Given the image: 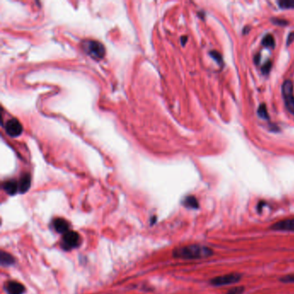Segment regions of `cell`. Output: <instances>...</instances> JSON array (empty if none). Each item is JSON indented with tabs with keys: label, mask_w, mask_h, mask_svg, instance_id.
Segmentation results:
<instances>
[{
	"label": "cell",
	"mask_w": 294,
	"mask_h": 294,
	"mask_svg": "<svg viewBox=\"0 0 294 294\" xmlns=\"http://www.w3.org/2000/svg\"><path fill=\"white\" fill-rule=\"evenodd\" d=\"M173 255L176 259L181 260H201L212 256L213 250L206 246L193 244L175 249L173 251Z\"/></svg>",
	"instance_id": "6da1fadb"
},
{
	"label": "cell",
	"mask_w": 294,
	"mask_h": 294,
	"mask_svg": "<svg viewBox=\"0 0 294 294\" xmlns=\"http://www.w3.org/2000/svg\"><path fill=\"white\" fill-rule=\"evenodd\" d=\"M282 96L288 112L294 115V85L291 80H286L282 85Z\"/></svg>",
	"instance_id": "7a4b0ae2"
},
{
	"label": "cell",
	"mask_w": 294,
	"mask_h": 294,
	"mask_svg": "<svg viewBox=\"0 0 294 294\" xmlns=\"http://www.w3.org/2000/svg\"><path fill=\"white\" fill-rule=\"evenodd\" d=\"M84 50L95 60H100L105 55V47L96 41H87L83 44Z\"/></svg>",
	"instance_id": "3957f363"
},
{
	"label": "cell",
	"mask_w": 294,
	"mask_h": 294,
	"mask_svg": "<svg viewBox=\"0 0 294 294\" xmlns=\"http://www.w3.org/2000/svg\"><path fill=\"white\" fill-rule=\"evenodd\" d=\"M241 278H242V274H240L238 272H232V273L215 277L213 279H211V284L214 287L233 285L240 281Z\"/></svg>",
	"instance_id": "277c9868"
},
{
	"label": "cell",
	"mask_w": 294,
	"mask_h": 294,
	"mask_svg": "<svg viewBox=\"0 0 294 294\" xmlns=\"http://www.w3.org/2000/svg\"><path fill=\"white\" fill-rule=\"evenodd\" d=\"M80 236L76 231H68L62 238V246L65 250H71L80 244Z\"/></svg>",
	"instance_id": "5b68a950"
},
{
	"label": "cell",
	"mask_w": 294,
	"mask_h": 294,
	"mask_svg": "<svg viewBox=\"0 0 294 294\" xmlns=\"http://www.w3.org/2000/svg\"><path fill=\"white\" fill-rule=\"evenodd\" d=\"M5 131L11 137H18L22 134L23 126L19 120L16 118L9 120L5 125Z\"/></svg>",
	"instance_id": "8992f818"
},
{
	"label": "cell",
	"mask_w": 294,
	"mask_h": 294,
	"mask_svg": "<svg viewBox=\"0 0 294 294\" xmlns=\"http://www.w3.org/2000/svg\"><path fill=\"white\" fill-rule=\"evenodd\" d=\"M271 229L275 231H294V218L277 222L271 226Z\"/></svg>",
	"instance_id": "52a82bcc"
},
{
	"label": "cell",
	"mask_w": 294,
	"mask_h": 294,
	"mask_svg": "<svg viewBox=\"0 0 294 294\" xmlns=\"http://www.w3.org/2000/svg\"><path fill=\"white\" fill-rule=\"evenodd\" d=\"M5 290L8 294H23L25 287L18 281H9L5 285Z\"/></svg>",
	"instance_id": "ba28073f"
},
{
	"label": "cell",
	"mask_w": 294,
	"mask_h": 294,
	"mask_svg": "<svg viewBox=\"0 0 294 294\" xmlns=\"http://www.w3.org/2000/svg\"><path fill=\"white\" fill-rule=\"evenodd\" d=\"M53 226H54L55 230L58 233L65 234L69 231L68 222L65 220L64 218H56L53 222Z\"/></svg>",
	"instance_id": "9c48e42d"
},
{
	"label": "cell",
	"mask_w": 294,
	"mask_h": 294,
	"mask_svg": "<svg viewBox=\"0 0 294 294\" xmlns=\"http://www.w3.org/2000/svg\"><path fill=\"white\" fill-rule=\"evenodd\" d=\"M3 189L4 191L10 194V195H14L19 190V184L14 180H10L6 181L3 184Z\"/></svg>",
	"instance_id": "30bf717a"
},
{
	"label": "cell",
	"mask_w": 294,
	"mask_h": 294,
	"mask_svg": "<svg viewBox=\"0 0 294 294\" xmlns=\"http://www.w3.org/2000/svg\"><path fill=\"white\" fill-rule=\"evenodd\" d=\"M31 183V179L29 175H23L22 178L19 181V191L22 193H24L28 191Z\"/></svg>",
	"instance_id": "8fae6325"
},
{
	"label": "cell",
	"mask_w": 294,
	"mask_h": 294,
	"mask_svg": "<svg viewBox=\"0 0 294 294\" xmlns=\"http://www.w3.org/2000/svg\"><path fill=\"white\" fill-rule=\"evenodd\" d=\"M183 204L190 209H198L200 207L199 201L194 196H187L183 201Z\"/></svg>",
	"instance_id": "7c38bea8"
},
{
	"label": "cell",
	"mask_w": 294,
	"mask_h": 294,
	"mask_svg": "<svg viewBox=\"0 0 294 294\" xmlns=\"http://www.w3.org/2000/svg\"><path fill=\"white\" fill-rule=\"evenodd\" d=\"M1 264L2 266H10L12 265L14 263L15 260L13 256L9 253H6L4 251L1 252Z\"/></svg>",
	"instance_id": "4fadbf2b"
},
{
	"label": "cell",
	"mask_w": 294,
	"mask_h": 294,
	"mask_svg": "<svg viewBox=\"0 0 294 294\" xmlns=\"http://www.w3.org/2000/svg\"><path fill=\"white\" fill-rule=\"evenodd\" d=\"M262 45L268 47H274L275 46V41L271 34L267 35L263 39H262Z\"/></svg>",
	"instance_id": "5bb4252c"
},
{
	"label": "cell",
	"mask_w": 294,
	"mask_h": 294,
	"mask_svg": "<svg viewBox=\"0 0 294 294\" xmlns=\"http://www.w3.org/2000/svg\"><path fill=\"white\" fill-rule=\"evenodd\" d=\"M258 115L263 119H269V115L265 104H262L258 108Z\"/></svg>",
	"instance_id": "9a60e30c"
},
{
	"label": "cell",
	"mask_w": 294,
	"mask_h": 294,
	"mask_svg": "<svg viewBox=\"0 0 294 294\" xmlns=\"http://www.w3.org/2000/svg\"><path fill=\"white\" fill-rule=\"evenodd\" d=\"M278 4L281 9H294V0H281Z\"/></svg>",
	"instance_id": "2e32d148"
},
{
	"label": "cell",
	"mask_w": 294,
	"mask_h": 294,
	"mask_svg": "<svg viewBox=\"0 0 294 294\" xmlns=\"http://www.w3.org/2000/svg\"><path fill=\"white\" fill-rule=\"evenodd\" d=\"M210 55H211L212 58L214 59L216 62H218V64H220V65L223 64V57H222V55L218 53V51H211Z\"/></svg>",
	"instance_id": "e0dca14e"
},
{
	"label": "cell",
	"mask_w": 294,
	"mask_h": 294,
	"mask_svg": "<svg viewBox=\"0 0 294 294\" xmlns=\"http://www.w3.org/2000/svg\"><path fill=\"white\" fill-rule=\"evenodd\" d=\"M244 291H245V288L244 287H232L231 289L228 291L227 294H243Z\"/></svg>",
	"instance_id": "ac0fdd59"
},
{
	"label": "cell",
	"mask_w": 294,
	"mask_h": 294,
	"mask_svg": "<svg viewBox=\"0 0 294 294\" xmlns=\"http://www.w3.org/2000/svg\"><path fill=\"white\" fill-rule=\"evenodd\" d=\"M280 280L284 283H294V274L283 276L280 278Z\"/></svg>",
	"instance_id": "d6986e66"
},
{
	"label": "cell",
	"mask_w": 294,
	"mask_h": 294,
	"mask_svg": "<svg viewBox=\"0 0 294 294\" xmlns=\"http://www.w3.org/2000/svg\"><path fill=\"white\" fill-rule=\"evenodd\" d=\"M271 68H272V62L269 61V62H266L265 64L262 67V73H264V74H267V73H269L270 72Z\"/></svg>",
	"instance_id": "ffe728a7"
},
{
	"label": "cell",
	"mask_w": 294,
	"mask_h": 294,
	"mask_svg": "<svg viewBox=\"0 0 294 294\" xmlns=\"http://www.w3.org/2000/svg\"><path fill=\"white\" fill-rule=\"evenodd\" d=\"M272 22L275 23L277 25L285 26L287 25L289 23L287 22V20L280 19H272Z\"/></svg>",
	"instance_id": "44dd1931"
},
{
	"label": "cell",
	"mask_w": 294,
	"mask_h": 294,
	"mask_svg": "<svg viewBox=\"0 0 294 294\" xmlns=\"http://www.w3.org/2000/svg\"><path fill=\"white\" fill-rule=\"evenodd\" d=\"M294 41V32L290 33V35L288 36V38H287V46H289Z\"/></svg>",
	"instance_id": "7402d4cb"
},
{
	"label": "cell",
	"mask_w": 294,
	"mask_h": 294,
	"mask_svg": "<svg viewBox=\"0 0 294 294\" xmlns=\"http://www.w3.org/2000/svg\"><path fill=\"white\" fill-rule=\"evenodd\" d=\"M254 62L258 64V63H260V55H256V56L254 57Z\"/></svg>",
	"instance_id": "603a6c76"
},
{
	"label": "cell",
	"mask_w": 294,
	"mask_h": 294,
	"mask_svg": "<svg viewBox=\"0 0 294 294\" xmlns=\"http://www.w3.org/2000/svg\"><path fill=\"white\" fill-rule=\"evenodd\" d=\"M186 40H187V37H182V38H181L182 44H185V41H186Z\"/></svg>",
	"instance_id": "cb8c5ba5"
},
{
	"label": "cell",
	"mask_w": 294,
	"mask_h": 294,
	"mask_svg": "<svg viewBox=\"0 0 294 294\" xmlns=\"http://www.w3.org/2000/svg\"><path fill=\"white\" fill-rule=\"evenodd\" d=\"M248 28H249V27H246V28L244 29V34H247V33L249 32V29H248Z\"/></svg>",
	"instance_id": "d4e9b609"
}]
</instances>
